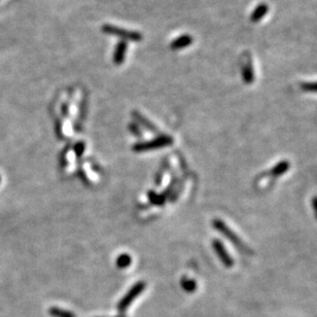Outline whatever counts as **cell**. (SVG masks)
Wrapping results in <instances>:
<instances>
[{
	"label": "cell",
	"mask_w": 317,
	"mask_h": 317,
	"mask_svg": "<svg viewBox=\"0 0 317 317\" xmlns=\"http://www.w3.org/2000/svg\"><path fill=\"white\" fill-rule=\"evenodd\" d=\"M213 227L217 230V231H219L220 233L223 234V235L227 238V239H229L234 245H235L238 250H239V252H241L242 254H253V252H252V250L250 247H247L244 243H243V241L236 235L235 233H234L224 222H222V220H219V219H215V220H213Z\"/></svg>",
	"instance_id": "1"
},
{
	"label": "cell",
	"mask_w": 317,
	"mask_h": 317,
	"mask_svg": "<svg viewBox=\"0 0 317 317\" xmlns=\"http://www.w3.org/2000/svg\"><path fill=\"white\" fill-rule=\"evenodd\" d=\"M144 287H145L144 282H138V283H137V284L131 289V291H130L125 297L123 298V300L120 302L119 310H120V311L126 310L127 307L134 301V299H135L136 297H138L139 294L142 293Z\"/></svg>",
	"instance_id": "4"
},
{
	"label": "cell",
	"mask_w": 317,
	"mask_h": 317,
	"mask_svg": "<svg viewBox=\"0 0 317 317\" xmlns=\"http://www.w3.org/2000/svg\"><path fill=\"white\" fill-rule=\"evenodd\" d=\"M212 246H213V250H214L215 254H217L218 258L220 259V261H222V263L227 268H232L234 266V259L227 252L225 245L219 240L216 239V240L212 241Z\"/></svg>",
	"instance_id": "3"
},
{
	"label": "cell",
	"mask_w": 317,
	"mask_h": 317,
	"mask_svg": "<svg viewBox=\"0 0 317 317\" xmlns=\"http://www.w3.org/2000/svg\"><path fill=\"white\" fill-rule=\"evenodd\" d=\"M127 49H128V45L126 41L121 40L120 43L117 45L116 49H115V53H114V63L116 65H121L125 61L126 58V53H127Z\"/></svg>",
	"instance_id": "7"
},
{
	"label": "cell",
	"mask_w": 317,
	"mask_h": 317,
	"mask_svg": "<svg viewBox=\"0 0 317 317\" xmlns=\"http://www.w3.org/2000/svg\"><path fill=\"white\" fill-rule=\"evenodd\" d=\"M172 143V138L168 136H161L159 138L150 141V142H146V143H142V144H138L134 147L135 150L140 151V150H147V149H155V148H160L163 146H167L170 145Z\"/></svg>",
	"instance_id": "5"
},
{
	"label": "cell",
	"mask_w": 317,
	"mask_h": 317,
	"mask_svg": "<svg viewBox=\"0 0 317 317\" xmlns=\"http://www.w3.org/2000/svg\"><path fill=\"white\" fill-rule=\"evenodd\" d=\"M289 167H291V163L288 161H280L279 163H277L275 165L274 167H272L268 172L260 174L259 177L257 178V181L259 179L264 178V177H279L281 175H283L284 173H286L289 170Z\"/></svg>",
	"instance_id": "6"
},
{
	"label": "cell",
	"mask_w": 317,
	"mask_h": 317,
	"mask_svg": "<svg viewBox=\"0 0 317 317\" xmlns=\"http://www.w3.org/2000/svg\"><path fill=\"white\" fill-rule=\"evenodd\" d=\"M242 75H243V80L246 84H252L254 80V73L253 69V65L251 62H248L242 69Z\"/></svg>",
	"instance_id": "10"
},
{
	"label": "cell",
	"mask_w": 317,
	"mask_h": 317,
	"mask_svg": "<svg viewBox=\"0 0 317 317\" xmlns=\"http://www.w3.org/2000/svg\"><path fill=\"white\" fill-rule=\"evenodd\" d=\"M102 32L105 34L114 35L117 37H120L124 40H130V41H141L143 39V36L141 33L137 31H131L123 29L121 27H117L114 25H103L102 26Z\"/></svg>",
	"instance_id": "2"
},
{
	"label": "cell",
	"mask_w": 317,
	"mask_h": 317,
	"mask_svg": "<svg viewBox=\"0 0 317 317\" xmlns=\"http://www.w3.org/2000/svg\"><path fill=\"white\" fill-rule=\"evenodd\" d=\"M50 313L54 317H75L71 312L67 310H62L60 308H53L50 310Z\"/></svg>",
	"instance_id": "11"
},
{
	"label": "cell",
	"mask_w": 317,
	"mask_h": 317,
	"mask_svg": "<svg viewBox=\"0 0 317 317\" xmlns=\"http://www.w3.org/2000/svg\"><path fill=\"white\" fill-rule=\"evenodd\" d=\"M117 264L120 268H126L128 267L130 264H131V257L127 254H122L119 258H118V261Z\"/></svg>",
	"instance_id": "12"
},
{
	"label": "cell",
	"mask_w": 317,
	"mask_h": 317,
	"mask_svg": "<svg viewBox=\"0 0 317 317\" xmlns=\"http://www.w3.org/2000/svg\"><path fill=\"white\" fill-rule=\"evenodd\" d=\"M183 286H184V288L186 289V291H188V292H192L196 288V284L192 280H189V281L185 280L184 283H183Z\"/></svg>",
	"instance_id": "14"
},
{
	"label": "cell",
	"mask_w": 317,
	"mask_h": 317,
	"mask_svg": "<svg viewBox=\"0 0 317 317\" xmlns=\"http://www.w3.org/2000/svg\"><path fill=\"white\" fill-rule=\"evenodd\" d=\"M301 89L305 92L317 93V81L314 82H302Z\"/></svg>",
	"instance_id": "13"
},
{
	"label": "cell",
	"mask_w": 317,
	"mask_h": 317,
	"mask_svg": "<svg viewBox=\"0 0 317 317\" xmlns=\"http://www.w3.org/2000/svg\"><path fill=\"white\" fill-rule=\"evenodd\" d=\"M268 10H269V6H268L266 3H260L259 5H257V6L254 8V12H253V15H252V17H251L252 21H253L254 23L260 21L261 19H263V18L267 15Z\"/></svg>",
	"instance_id": "9"
},
{
	"label": "cell",
	"mask_w": 317,
	"mask_h": 317,
	"mask_svg": "<svg viewBox=\"0 0 317 317\" xmlns=\"http://www.w3.org/2000/svg\"><path fill=\"white\" fill-rule=\"evenodd\" d=\"M192 41H194V39H192V37L190 35L185 34V35H182V36L177 37L176 39L172 40L171 44H170V48L173 51L182 50L187 47H190L192 44Z\"/></svg>",
	"instance_id": "8"
},
{
	"label": "cell",
	"mask_w": 317,
	"mask_h": 317,
	"mask_svg": "<svg viewBox=\"0 0 317 317\" xmlns=\"http://www.w3.org/2000/svg\"><path fill=\"white\" fill-rule=\"evenodd\" d=\"M311 204H312V208H313V212L315 214V218L317 219V196L313 197L311 200Z\"/></svg>",
	"instance_id": "15"
}]
</instances>
